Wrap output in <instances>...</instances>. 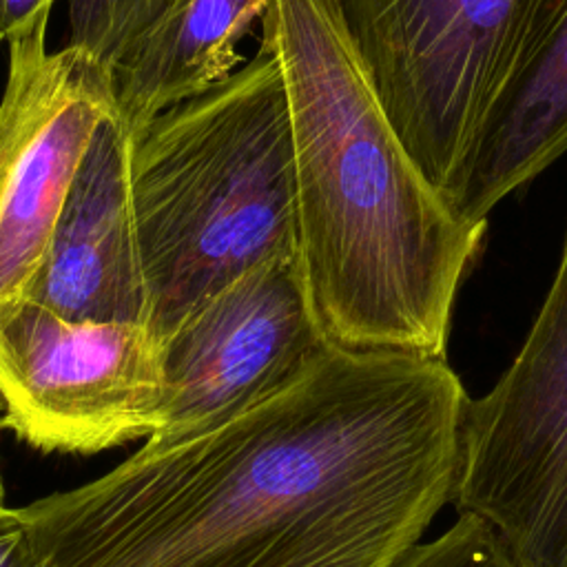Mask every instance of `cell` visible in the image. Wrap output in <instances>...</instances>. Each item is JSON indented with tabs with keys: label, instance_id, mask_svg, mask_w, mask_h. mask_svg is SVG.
<instances>
[{
	"label": "cell",
	"instance_id": "7",
	"mask_svg": "<svg viewBox=\"0 0 567 567\" xmlns=\"http://www.w3.org/2000/svg\"><path fill=\"white\" fill-rule=\"evenodd\" d=\"M330 346L299 255L264 261L202 301L162 339L166 425L159 434L197 432L259 405Z\"/></svg>",
	"mask_w": 567,
	"mask_h": 567
},
{
	"label": "cell",
	"instance_id": "10",
	"mask_svg": "<svg viewBox=\"0 0 567 567\" xmlns=\"http://www.w3.org/2000/svg\"><path fill=\"white\" fill-rule=\"evenodd\" d=\"M567 151V0H532L503 78L445 193L454 215L489 210Z\"/></svg>",
	"mask_w": 567,
	"mask_h": 567
},
{
	"label": "cell",
	"instance_id": "11",
	"mask_svg": "<svg viewBox=\"0 0 567 567\" xmlns=\"http://www.w3.org/2000/svg\"><path fill=\"white\" fill-rule=\"evenodd\" d=\"M266 7L268 0H159L113 69L115 106L131 135L230 75L241 62L239 40Z\"/></svg>",
	"mask_w": 567,
	"mask_h": 567
},
{
	"label": "cell",
	"instance_id": "1",
	"mask_svg": "<svg viewBox=\"0 0 567 567\" xmlns=\"http://www.w3.org/2000/svg\"><path fill=\"white\" fill-rule=\"evenodd\" d=\"M445 359L330 346L259 405L16 507L31 567H394L452 503Z\"/></svg>",
	"mask_w": 567,
	"mask_h": 567
},
{
	"label": "cell",
	"instance_id": "8",
	"mask_svg": "<svg viewBox=\"0 0 567 567\" xmlns=\"http://www.w3.org/2000/svg\"><path fill=\"white\" fill-rule=\"evenodd\" d=\"M38 24L7 42L0 97V301L24 297L97 124L115 109L113 71Z\"/></svg>",
	"mask_w": 567,
	"mask_h": 567
},
{
	"label": "cell",
	"instance_id": "4",
	"mask_svg": "<svg viewBox=\"0 0 567 567\" xmlns=\"http://www.w3.org/2000/svg\"><path fill=\"white\" fill-rule=\"evenodd\" d=\"M518 567H567V233L509 368L463 412L454 498Z\"/></svg>",
	"mask_w": 567,
	"mask_h": 567
},
{
	"label": "cell",
	"instance_id": "15",
	"mask_svg": "<svg viewBox=\"0 0 567 567\" xmlns=\"http://www.w3.org/2000/svg\"><path fill=\"white\" fill-rule=\"evenodd\" d=\"M7 503H4V483H2V472H0V514L7 512Z\"/></svg>",
	"mask_w": 567,
	"mask_h": 567
},
{
	"label": "cell",
	"instance_id": "3",
	"mask_svg": "<svg viewBox=\"0 0 567 567\" xmlns=\"http://www.w3.org/2000/svg\"><path fill=\"white\" fill-rule=\"evenodd\" d=\"M131 195L159 339L244 272L297 255L288 102L270 44L133 137Z\"/></svg>",
	"mask_w": 567,
	"mask_h": 567
},
{
	"label": "cell",
	"instance_id": "9",
	"mask_svg": "<svg viewBox=\"0 0 567 567\" xmlns=\"http://www.w3.org/2000/svg\"><path fill=\"white\" fill-rule=\"evenodd\" d=\"M131 151L133 135L115 106L93 131L24 299L73 321L151 326Z\"/></svg>",
	"mask_w": 567,
	"mask_h": 567
},
{
	"label": "cell",
	"instance_id": "12",
	"mask_svg": "<svg viewBox=\"0 0 567 567\" xmlns=\"http://www.w3.org/2000/svg\"><path fill=\"white\" fill-rule=\"evenodd\" d=\"M69 42L106 66L115 69L126 49L153 20L159 0H64Z\"/></svg>",
	"mask_w": 567,
	"mask_h": 567
},
{
	"label": "cell",
	"instance_id": "5",
	"mask_svg": "<svg viewBox=\"0 0 567 567\" xmlns=\"http://www.w3.org/2000/svg\"><path fill=\"white\" fill-rule=\"evenodd\" d=\"M399 140L443 195L532 0H332Z\"/></svg>",
	"mask_w": 567,
	"mask_h": 567
},
{
	"label": "cell",
	"instance_id": "2",
	"mask_svg": "<svg viewBox=\"0 0 567 567\" xmlns=\"http://www.w3.org/2000/svg\"><path fill=\"white\" fill-rule=\"evenodd\" d=\"M297 199V255L334 346L445 359L485 226L461 221L383 111L332 0H268Z\"/></svg>",
	"mask_w": 567,
	"mask_h": 567
},
{
	"label": "cell",
	"instance_id": "14",
	"mask_svg": "<svg viewBox=\"0 0 567 567\" xmlns=\"http://www.w3.org/2000/svg\"><path fill=\"white\" fill-rule=\"evenodd\" d=\"M0 567H31L27 529L16 507L0 514Z\"/></svg>",
	"mask_w": 567,
	"mask_h": 567
},
{
	"label": "cell",
	"instance_id": "6",
	"mask_svg": "<svg viewBox=\"0 0 567 567\" xmlns=\"http://www.w3.org/2000/svg\"><path fill=\"white\" fill-rule=\"evenodd\" d=\"M0 425L40 452L95 454L166 425L162 339L144 323L73 321L0 301Z\"/></svg>",
	"mask_w": 567,
	"mask_h": 567
},
{
	"label": "cell",
	"instance_id": "13",
	"mask_svg": "<svg viewBox=\"0 0 567 567\" xmlns=\"http://www.w3.org/2000/svg\"><path fill=\"white\" fill-rule=\"evenodd\" d=\"M58 0H0V44L31 31L38 24H49L51 9Z\"/></svg>",
	"mask_w": 567,
	"mask_h": 567
}]
</instances>
